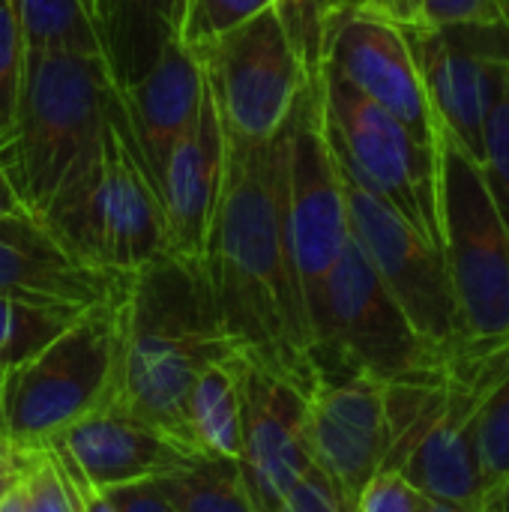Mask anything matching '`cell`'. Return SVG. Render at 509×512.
I'll use <instances>...</instances> for the list:
<instances>
[{"label": "cell", "instance_id": "cell-15", "mask_svg": "<svg viewBox=\"0 0 509 512\" xmlns=\"http://www.w3.org/2000/svg\"><path fill=\"white\" fill-rule=\"evenodd\" d=\"M321 69L345 78L357 93L396 117L420 144L438 150V129L408 39L378 9L336 12L324 33Z\"/></svg>", "mask_w": 509, "mask_h": 512}, {"label": "cell", "instance_id": "cell-2", "mask_svg": "<svg viewBox=\"0 0 509 512\" xmlns=\"http://www.w3.org/2000/svg\"><path fill=\"white\" fill-rule=\"evenodd\" d=\"M201 261L159 255L120 288V360L111 402L180 444L186 435V396L195 378L234 357Z\"/></svg>", "mask_w": 509, "mask_h": 512}, {"label": "cell", "instance_id": "cell-27", "mask_svg": "<svg viewBox=\"0 0 509 512\" xmlns=\"http://www.w3.org/2000/svg\"><path fill=\"white\" fill-rule=\"evenodd\" d=\"M276 0H186V15L180 27V42L186 48H198L243 21L255 18L258 12L270 9Z\"/></svg>", "mask_w": 509, "mask_h": 512}, {"label": "cell", "instance_id": "cell-23", "mask_svg": "<svg viewBox=\"0 0 509 512\" xmlns=\"http://www.w3.org/2000/svg\"><path fill=\"white\" fill-rule=\"evenodd\" d=\"M15 15L24 54L102 57V39L84 0H15Z\"/></svg>", "mask_w": 509, "mask_h": 512}, {"label": "cell", "instance_id": "cell-40", "mask_svg": "<svg viewBox=\"0 0 509 512\" xmlns=\"http://www.w3.org/2000/svg\"><path fill=\"white\" fill-rule=\"evenodd\" d=\"M423 512H498V510L468 507V504H453V501H435V498H429V504H426V510Z\"/></svg>", "mask_w": 509, "mask_h": 512}, {"label": "cell", "instance_id": "cell-38", "mask_svg": "<svg viewBox=\"0 0 509 512\" xmlns=\"http://www.w3.org/2000/svg\"><path fill=\"white\" fill-rule=\"evenodd\" d=\"M387 12L393 21L399 24H408L417 18V0H387Z\"/></svg>", "mask_w": 509, "mask_h": 512}, {"label": "cell", "instance_id": "cell-42", "mask_svg": "<svg viewBox=\"0 0 509 512\" xmlns=\"http://www.w3.org/2000/svg\"><path fill=\"white\" fill-rule=\"evenodd\" d=\"M15 453H18V450H12V447H9V444H6V441L0 438V465L12 462V459H15Z\"/></svg>", "mask_w": 509, "mask_h": 512}, {"label": "cell", "instance_id": "cell-8", "mask_svg": "<svg viewBox=\"0 0 509 512\" xmlns=\"http://www.w3.org/2000/svg\"><path fill=\"white\" fill-rule=\"evenodd\" d=\"M318 78L327 141L336 159L444 252L438 150L420 144L396 117L369 102L336 72L321 69Z\"/></svg>", "mask_w": 509, "mask_h": 512}, {"label": "cell", "instance_id": "cell-31", "mask_svg": "<svg viewBox=\"0 0 509 512\" xmlns=\"http://www.w3.org/2000/svg\"><path fill=\"white\" fill-rule=\"evenodd\" d=\"M429 498L396 468H381L360 492L354 512H423Z\"/></svg>", "mask_w": 509, "mask_h": 512}, {"label": "cell", "instance_id": "cell-5", "mask_svg": "<svg viewBox=\"0 0 509 512\" xmlns=\"http://www.w3.org/2000/svg\"><path fill=\"white\" fill-rule=\"evenodd\" d=\"M48 234L81 264L129 276L165 255L156 186L114 99L96 162L39 216Z\"/></svg>", "mask_w": 509, "mask_h": 512}, {"label": "cell", "instance_id": "cell-29", "mask_svg": "<svg viewBox=\"0 0 509 512\" xmlns=\"http://www.w3.org/2000/svg\"><path fill=\"white\" fill-rule=\"evenodd\" d=\"M480 174L486 180V189L504 219L509 231V72L507 84L501 90L498 105L489 114L486 132H483V156H480Z\"/></svg>", "mask_w": 509, "mask_h": 512}, {"label": "cell", "instance_id": "cell-7", "mask_svg": "<svg viewBox=\"0 0 509 512\" xmlns=\"http://www.w3.org/2000/svg\"><path fill=\"white\" fill-rule=\"evenodd\" d=\"M444 354L417 336L351 237L312 318L315 375H366L390 387L432 372Z\"/></svg>", "mask_w": 509, "mask_h": 512}, {"label": "cell", "instance_id": "cell-6", "mask_svg": "<svg viewBox=\"0 0 509 512\" xmlns=\"http://www.w3.org/2000/svg\"><path fill=\"white\" fill-rule=\"evenodd\" d=\"M117 360L120 291L84 309L39 354L0 372V438L12 450H39L75 420L105 408Z\"/></svg>", "mask_w": 509, "mask_h": 512}, {"label": "cell", "instance_id": "cell-18", "mask_svg": "<svg viewBox=\"0 0 509 512\" xmlns=\"http://www.w3.org/2000/svg\"><path fill=\"white\" fill-rule=\"evenodd\" d=\"M48 444H57L99 492L162 480L198 459L195 450L168 432L117 408H99L75 420Z\"/></svg>", "mask_w": 509, "mask_h": 512}, {"label": "cell", "instance_id": "cell-35", "mask_svg": "<svg viewBox=\"0 0 509 512\" xmlns=\"http://www.w3.org/2000/svg\"><path fill=\"white\" fill-rule=\"evenodd\" d=\"M9 150L12 147H0V222L6 219H15V216H27L30 210L24 207L15 183H12V174H9Z\"/></svg>", "mask_w": 509, "mask_h": 512}, {"label": "cell", "instance_id": "cell-34", "mask_svg": "<svg viewBox=\"0 0 509 512\" xmlns=\"http://www.w3.org/2000/svg\"><path fill=\"white\" fill-rule=\"evenodd\" d=\"M105 498L114 512H177L171 507V501L162 495V489L156 486V480L111 489L105 492Z\"/></svg>", "mask_w": 509, "mask_h": 512}, {"label": "cell", "instance_id": "cell-28", "mask_svg": "<svg viewBox=\"0 0 509 512\" xmlns=\"http://www.w3.org/2000/svg\"><path fill=\"white\" fill-rule=\"evenodd\" d=\"M21 72H24V42L18 30L15 0H0V147H12Z\"/></svg>", "mask_w": 509, "mask_h": 512}, {"label": "cell", "instance_id": "cell-44", "mask_svg": "<svg viewBox=\"0 0 509 512\" xmlns=\"http://www.w3.org/2000/svg\"><path fill=\"white\" fill-rule=\"evenodd\" d=\"M498 512H509V486L507 492L501 495V501H498Z\"/></svg>", "mask_w": 509, "mask_h": 512}, {"label": "cell", "instance_id": "cell-16", "mask_svg": "<svg viewBox=\"0 0 509 512\" xmlns=\"http://www.w3.org/2000/svg\"><path fill=\"white\" fill-rule=\"evenodd\" d=\"M306 420L315 468L354 507L387 462V387L366 375H315Z\"/></svg>", "mask_w": 509, "mask_h": 512}, {"label": "cell", "instance_id": "cell-11", "mask_svg": "<svg viewBox=\"0 0 509 512\" xmlns=\"http://www.w3.org/2000/svg\"><path fill=\"white\" fill-rule=\"evenodd\" d=\"M285 228L309 333L324 285L351 240L348 204L324 126L321 78L312 75L288 117Z\"/></svg>", "mask_w": 509, "mask_h": 512}, {"label": "cell", "instance_id": "cell-14", "mask_svg": "<svg viewBox=\"0 0 509 512\" xmlns=\"http://www.w3.org/2000/svg\"><path fill=\"white\" fill-rule=\"evenodd\" d=\"M240 477L255 512H276L285 495L315 468L306 396L288 372L240 354Z\"/></svg>", "mask_w": 509, "mask_h": 512}, {"label": "cell", "instance_id": "cell-1", "mask_svg": "<svg viewBox=\"0 0 509 512\" xmlns=\"http://www.w3.org/2000/svg\"><path fill=\"white\" fill-rule=\"evenodd\" d=\"M288 123L264 144H231L201 267L240 354L312 390V333L285 228Z\"/></svg>", "mask_w": 509, "mask_h": 512}, {"label": "cell", "instance_id": "cell-39", "mask_svg": "<svg viewBox=\"0 0 509 512\" xmlns=\"http://www.w3.org/2000/svg\"><path fill=\"white\" fill-rule=\"evenodd\" d=\"M330 6H333V15L345 12V9H378V12L390 15L387 12V0H330Z\"/></svg>", "mask_w": 509, "mask_h": 512}, {"label": "cell", "instance_id": "cell-21", "mask_svg": "<svg viewBox=\"0 0 509 512\" xmlns=\"http://www.w3.org/2000/svg\"><path fill=\"white\" fill-rule=\"evenodd\" d=\"M183 15L186 0H108L99 39L117 93L138 84L162 48L180 39Z\"/></svg>", "mask_w": 509, "mask_h": 512}, {"label": "cell", "instance_id": "cell-25", "mask_svg": "<svg viewBox=\"0 0 509 512\" xmlns=\"http://www.w3.org/2000/svg\"><path fill=\"white\" fill-rule=\"evenodd\" d=\"M90 306L69 303H30L0 297V372L24 363L54 342Z\"/></svg>", "mask_w": 509, "mask_h": 512}, {"label": "cell", "instance_id": "cell-20", "mask_svg": "<svg viewBox=\"0 0 509 512\" xmlns=\"http://www.w3.org/2000/svg\"><path fill=\"white\" fill-rule=\"evenodd\" d=\"M117 96L144 168L156 186L168 153L201 114L207 96L204 69L198 57L180 39H174L162 48L153 69Z\"/></svg>", "mask_w": 509, "mask_h": 512}, {"label": "cell", "instance_id": "cell-4", "mask_svg": "<svg viewBox=\"0 0 509 512\" xmlns=\"http://www.w3.org/2000/svg\"><path fill=\"white\" fill-rule=\"evenodd\" d=\"M114 99L102 57L24 54L9 174L30 216L39 219L96 162Z\"/></svg>", "mask_w": 509, "mask_h": 512}, {"label": "cell", "instance_id": "cell-24", "mask_svg": "<svg viewBox=\"0 0 509 512\" xmlns=\"http://www.w3.org/2000/svg\"><path fill=\"white\" fill-rule=\"evenodd\" d=\"M177 512H255L237 462L198 456L186 468L156 480Z\"/></svg>", "mask_w": 509, "mask_h": 512}, {"label": "cell", "instance_id": "cell-33", "mask_svg": "<svg viewBox=\"0 0 509 512\" xmlns=\"http://www.w3.org/2000/svg\"><path fill=\"white\" fill-rule=\"evenodd\" d=\"M276 512H354V507L342 498V492L312 468L276 507Z\"/></svg>", "mask_w": 509, "mask_h": 512}, {"label": "cell", "instance_id": "cell-10", "mask_svg": "<svg viewBox=\"0 0 509 512\" xmlns=\"http://www.w3.org/2000/svg\"><path fill=\"white\" fill-rule=\"evenodd\" d=\"M444 258L465 336L509 333V231L480 165L438 135Z\"/></svg>", "mask_w": 509, "mask_h": 512}, {"label": "cell", "instance_id": "cell-32", "mask_svg": "<svg viewBox=\"0 0 509 512\" xmlns=\"http://www.w3.org/2000/svg\"><path fill=\"white\" fill-rule=\"evenodd\" d=\"M429 27L507 21V0H417V18Z\"/></svg>", "mask_w": 509, "mask_h": 512}, {"label": "cell", "instance_id": "cell-30", "mask_svg": "<svg viewBox=\"0 0 509 512\" xmlns=\"http://www.w3.org/2000/svg\"><path fill=\"white\" fill-rule=\"evenodd\" d=\"M273 6L282 18L285 33H288L294 51L300 54L306 72L318 75L321 72L324 33H327V24L333 18L330 0H276Z\"/></svg>", "mask_w": 509, "mask_h": 512}, {"label": "cell", "instance_id": "cell-41", "mask_svg": "<svg viewBox=\"0 0 509 512\" xmlns=\"http://www.w3.org/2000/svg\"><path fill=\"white\" fill-rule=\"evenodd\" d=\"M0 512H24V498H21V489L18 483L0 498Z\"/></svg>", "mask_w": 509, "mask_h": 512}, {"label": "cell", "instance_id": "cell-43", "mask_svg": "<svg viewBox=\"0 0 509 512\" xmlns=\"http://www.w3.org/2000/svg\"><path fill=\"white\" fill-rule=\"evenodd\" d=\"M84 3H87V9H90V18H96V15L102 12V3H105V0H84Z\"/></svg>", "mask_w": 509, "mask_h": 512}, {"label": "cell", "instance_id": "cell-3", "mask_svg": "<svg viewBox=\"0 0 509 512\" xmlns=\"http://www.w3.org/2000/svg\"><path fill=\"white\" fill-rule=\"evenodd\" d=\"M507 378L509 333H498L468 336L432 372L390 384L384 468L402 471L426 498L495 510L477 471L474 420Z\"/></svg>", "mask_w": 509, "mask_h": 512}, {"label": "cell", "instance_id": "cell-17", "mask_svg": "<svg viewBox=\"0 0 509 512\" xmlns=\"http://www.w3.org/2000/svg\"><path fill=\"white\" fill-rule=\"evenodd\" d=\"M225 156L228 141L207 90L195 126L168 153L156 180L165 225V255L183 261L204 258L210 222L225 177Z\"/></svg>", "mask_w": 509, "mask_h": 512}, {"label": "cell", "instance_id": "cell-36", "mask_svg": "<svg viewBox=\"0 0 509 512\" xmlns=\"http://www.w3.org/2000/svg\"><path fill=\"white\" fill-rule=\"evenodd\" d=\"M78 512H114V507L108 504L105 492H99L87 480H81V504H78Z\"/></svg>", "mask_w": 509, "mask_h": 512}, {"label": "cell", "instance_id": "cell-13", "mask_svg": "<svg viewBox=\"0 0 509 512\" xmlns=\"http://www.w3.org/2000/svg\"><path fill=\"white\" fill-rule=\"evenodd\" d=\"M399 27L420 69L438 135H447L480 165L483 132L507 84L509 18L450 27L408 21Z\"/></svg>", "mask_w": 509, "mask_h": 512}, {"label": "cell", "instance_id": "cell-9", "mask_svg": "<svg viewBox=\"0 0 509 512\" xmlns=\"http://www.w3.org/2000/svg\"><path fill=\"white\" fill-rule=\"evenodd\" d=\"M189 51L204 69L225 141L231 144H264L279 135L312 78L276 6Z\"/></svg>", "mask_w": 509, "mask_h": 512}, {"label": "cell", "instance_id": "cell-26", "mask_svg": "<svg viewBox=\"0 0 509 512\" xmlns=\"http://www.w3.org/2000/svg\"><path fill=\"white\" fill-rule=\"evenodd\" d=\"M474 456L486 501L498 510L509 486V378L489 396L474 420Z\"/></svg>", "mask_w": 509, "mask_h": 512}, {"label": "cell", "instance_id": "cell-12", "mask_svg": "<svg viewBox=\"0 0 509 512\" xmlns=\"http://www.w3.org/2000/svg\"><path fill=\"white\" fill-rule=\"evenodd\" d=\"M336 168L348 204L351 237L369 258L381 285L399 303L417 336L441 351L468 339L462 330L444 252L432 246L423 234H417L390 204L369 192L339 159Z\"/></svg>", "mask_w": 509, "mask_h": 512}, {"label": "cell", "instance_id": "cell-22", "mask_svg": "<svg viewBox=\"0 0 509 512\" xmlns=\"http://www.w3.org/2000/svg\"><path fill=\"white\" fill-rule=\"evenodd\" d=\"M240 357L207 366L186 396V435L198 456L240 459Z\"/></svg>", "mask_w": 509, "mask_h": 512}, {"label": "cell", "instance_id": "cell-19", "mask_svg": "<svg viewBox=\"0 0 509 512\" xmlns=\"http://www.w3.org/2000/svg\"><path fill=\"white\" fill-rule=\"evenodd\" d=\"M123 279L75 261L30 213L0 222V297L96 306L111 300Z\"/></svg>", "mask_w": 509, "mask_h": 512}, {"label": "cell", "instance_id": "cell-45", "mask_svg": "<svg viewBox=\"0 0 509 512\" xmlns=\"http://www.w3.org/2000/svg\"><path fill=\"white\" fill-rule=\"evenodd\" d=\"M507 18H509V6H507Z\"/></svg>", "mask_w": 509, "mask_h": 512}, {"label": "cell", "instance_id": "cell-37", "mask_svg": "<svg viewBox=\"0 0 509 512\" xmlns=\"http://www.w3.org/2000/svg\"><path fill=\"white\" fill-rule=\"evenodd\" d=\"M21 468H24V453L18 450L15 453V459L12 462H6V465H0V498L18 483V477H21Z\"/></svg>", "mask_w": 509, "mask_h": 512}, {"label": "cell", "instance_id": "cell-46", "mask_svg": "<svg viewBox=\"0 0 509 512\" xmlns=\"http://www.w3.org/2000/svg\"><path fill=\"white\" fill-rule=\"evenodd\" d=\"M507 6H509V0H507Z\"/></svg>", "mask_w": 509, "mask_h": 512}]
</instances>
